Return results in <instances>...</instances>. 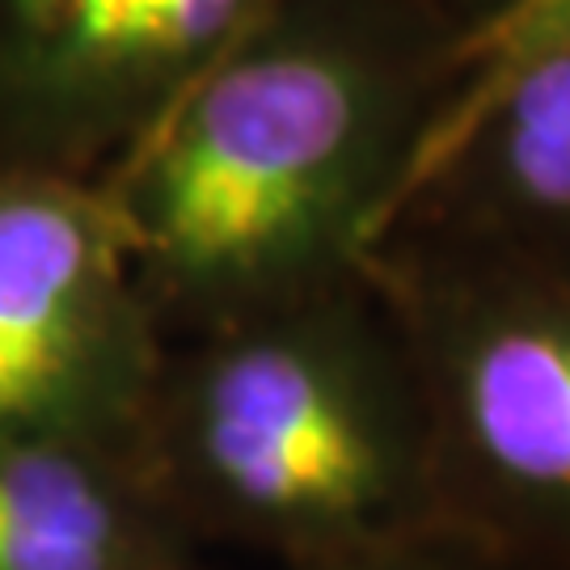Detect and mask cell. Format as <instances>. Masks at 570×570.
Instances as JSON below:
<instances>
[{"label":"cell","mask_w":570,"mask_h":570,"mask_svg":"<svg viewBox=\"0 0 570 570\" xmlns=\"http://www.w3.org/2000/svg\"><path fill=\"white\" fill-rule=\"evenodd\" d=\"M435 0H271L106 199L136 275L220 326L367 263L461 85Z\"/></svg>","instance_id":"cell-1"},{"label":"cell","mask_w":570,"mask_h":570,"mask_svg":"<svg viewBox=\"0 0 570 570\" xmlns=\"http://www.w3.org/2000/svg\"><path fill=\"white\" fill-rule=\"evenodd\" d=\"M131 456L190 537L284 570L449 529L428 389L367 263L207 326L204 351L153 381Z\"/></svg>","instance_id":"cell-2"},{"label":"cell","mask_w":570,"mask_h":570,"mask_svg":"<svg viewBox=\"0 0 570 570\" xmlns=\"http://www.w3.org/2000/svg\"><path fill=\"white\" fill-rule=\"evenodd\" d=\"M428 389L449 529L570 570V275L419 237L367 249Z\"/></svg>","instance_id":"cell-3"},{"label":"cell","mask_w":570,"mask_h":570,"mask_svg":"<svg viewBox=\"0 0 570 570\" xmlns=\"http://www.w3.org/2000/svg\"><path fill=\"white\" fill-rule=\"evenodd\" d=\"M153 389L136 263L106 195H0V435L127 449Z\"/></svg>","instance_id":"cell-4"},{"label":"cell","mask_w":570,"mask_h":570,"mask_svg":"<svg viewBox=\"0 0 570 570\" xmlns=\"http://www.w3.org/2000/svg\"><path fill=\"white\" fill-rule=\"evenodd\" d=\"M381 237L570 275V30L456 85Z\"/></svg>","instance_id":"cell-5"},{"label":"cell","mask_w":570,"mask_h":570,"mask_svg":"<svg viewBox=\"0 0 570 570\" xmlns=\"http://www.w3.org/2000/svg\"><path fill=\"white\" fill-rule=\"evenodd\" d=\"M271 0H26V89L68 144L131 140Z\"/></svg>","instance_id":"cell-6"},{"label":"cell","mask_w":570,"mask_h":570,"mask_svg":"<svg viewBox=\"0 0 570 570\" xmlns=\"http://www.w3.org/2000/svg\"><path fill=\"white\" fill-rule=\"evenodd\" d=\"M0 570H195V558L127 449L0 435Z\"/></svg>","instance_id":"cell-7"},{"label":"cell","mask_w":570,"mask_h":570,"mask_svg":"<svg viewBox=\"0 0 570 570\" xmlns=\"http://www.w3.org/2000/svg\"><path fill=\"white\" fill-rule=\"evenodd\" d=\"M287 570H524L511 558L494 553L490 546L473 541L456 529H431L419 537H402L389 546H372L360 553L326 558V562H308V567Z\"/></svg>","instance_id":"cell-8"},{"label":"cell","mask_w":570,"mask_h":570,"mask_svg":"<svg viewBox=\"0 0 570 570\" xmlns=\"http://www.w3.org/2000/svg\"><path fill=\"white\" fill-rule=\"evenodd\" d=\"M570 30V0H511L487 30H478L461 51V81L473 68L508 56L524 42L541 39V35H558Z\"/></svg>","instance_id":"cell-9"},{"label":"cell","mask_w":570,"mask_h":570,"mask_svg":"<svg viewBox=\"0 0 570 570\" xmlns=\"http://www.w3.org/2000/svg\"><path fill=\"white\" fill-rule=\"evenodd\" d=\"M435 4H440V9H444V13L465 30V42H469L478 30H487L490 21L499 18L511 0H435ZM461 51H465V47H461Z\"/></svg>","instance_id":"cell-10"}]
</instances>
